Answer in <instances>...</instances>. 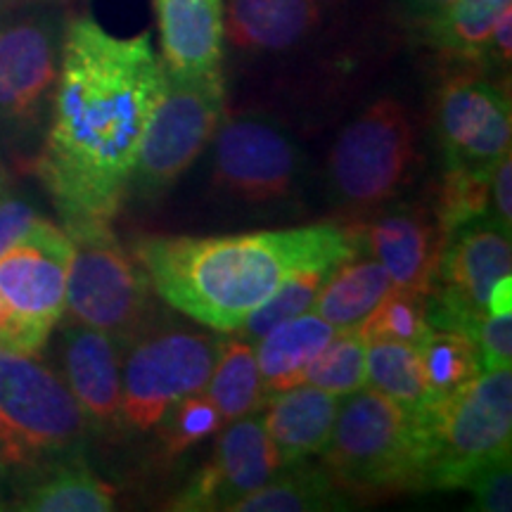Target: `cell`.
Returning a JSON list of instances; mask_svg holds the SVG:
<instances>
[{"label": "cell", "mask_w": 512, "mask_h": 512, "mask_svg": "<svg viewBox=\"0 0 512 512\" xmlns=\"http://www.w3.org/2000/svg\"><path fill=\"white\" fill-rule=\"evenodd\" d=\"M164 86L166 69L147 31L124 38L91 15L69 19L34 159L62 228L112 223Z\"/></svg>", "instance_id": "cell-1"}, {"label": "cell", "mask_w": 512, "mask_h": 512, "mask_svg": "<svg viewBox=\"0 0 512 512\" xmlns=\"http://www.w3.org/2000/svg\"><path fill=\"white\" fill-rule=\"evenodd\" d=\"M363 252L358 226H299L223 238L152 235L133 256L150 287L176 311L214 332H238L280 285Z\"/></svg>", "instance_id": "cell-2"}, {"label": "cell", "mask_w": 512, "mask_h": 512, "mask_svg": "<svg viewBox=\"0 0 512 512\" xmlns=\"http://www.w3.org/2000/svg\"><path fill=\"white\" fill-rule=\"evenodd\" d=\"M88 420L36 354L0 344V475L29 477L81 456Z\"/></svg>", "instance_id": "cell-3"}, {"label": "cell", "mask_w": 512, "mask_h": 512, "mask_svg": "<svg viewBox=\"0 0 512 512\" xmlns=\"http://www.w3.org/2000/svg\"><path fill=\"white\" fill-rule=\"evenodd\" d=\"M422 441V489H463L512 446V368L484 370L444 399L415 408Z\"/></svg>", "instance_id": "cell-4"}, {"label": "cell", "mask_w": 512, "mask_h": 512, "mask_svg": "<svg viewBox=\"0 0 512 512\" xmlns=\"http://www.w3.org/2000/svg\"><path fill=\"white\" fill-rule=\"evenodd\" d=\"M323 456L330 475L347 494L422 489V441L415 408L370 387L339 403Z\"/></svg>", "instance_id": "cell-5"}, {"label": "cell", "mask_w": 512, "mask_h": 512, "mask_svg": "<svg viewBox=\"0 0 512 512\" xmlns=\"http://www.w3.org/2000/svg\"><path fill=\"white\" fill-rule=\"evenodd\" d=\"M418 128L406 102L384 95L344 126L328 157L330 195L368 209L394 200L418 169Z\"/></svg>", "instance_id": "cell-6"}, {"label": "cell", "mask_w": 512, "mask_h": 512, "mask_svg": "<svg viewBox=\"0 0 512 512\" xmlns=\"http://www.w3.org/2000/svg\"><path fill=\"white\" fill-rule=\"evenodd\" d=\"M67 22L50 10L0 17V140L41 145L53 107Z\"/></svg>", "instance_id": "cell-7"}, {"label": "cell", "mask_w": 512, "mask_h": 512, "mask_svg": "<svg viewBox=\"0 0 512 512\" xmlns=\"http://www.w3.org/2000/svg\"><path fill=\"white\" fill-rule=\"evenodd\" d=\"M211 183L230 200L254 209L292 202L306 174L304 147L264 112L223 117L211 138Z\"/></svg>", "instance_id": "cell-8"}, {"label": "cell", "mask_w": 512, "mask_h": 512, "mask_svg": "<svg viewBox=\"0 0 512 512\" xmlns=\"http://www.w3.org/2000/svg\"><path fill=\"white\" fill-rule=\"evenodd\" d=\"M223 117V72L192 79L166 74L164 95L145 131L128 190L136 192L138 200H157L174 188L178 178L207 150Z\"/></svg>", "instance_id": "cell-9"}, {"label": "cell", "mask_w": 512, "mask_h": 512, "mask_svg": "<svg viewBox=\"0 0 512 512\" xmlns=\"http://www.w3.org/2000/svg\"><path fill=\"white\" fill-rule=\"evenodd\" d=\"M72 240L67 273V311L74 323L102 330L124 344L143 325L150 280L136 256L114 238L112 223L64 228Z\"/></svg>", "instance_id": "cell-10"}, {"label": "cell", "mask_w": 512, "mask_h": 512, "mask_svg": "<svg viewBox=\"0 0 512 512\" xmlns=\"http://www.w3.org/2000/svg\"><path fill=\"white\" fill-rule=\"evenodd\" d=\"M121 361V420L133 432H152L185 396L207 387L221 339L190 330L133 337Z\"/></svg>", "instance_id": "cell-11"}, {"label": "cell", "mask_w": 512, "mask_h": 512, "mask_svg": "<svg viewBox=\"0 0 512 512\" xmlns=\"http://www.w3.org/2000/svg\"><path fill=\"white\" fill-rule=\"evenodd\" d=\"M72 240L48 219L0 256V297L10 306L27 354L46 347L50 332L67 311V273Z\"/></svg>", "instance_id": "cell-12"}, {"label": "cell", "mask_w": 512, "mask_h": 512, "mask_svg": "<svg viewBox=\"0 0 512 512\" xmlns=\"http://www.w3.org/2000/svg\"><path fill=\"white\" fill-rule=\"evenodd\" d=\"M512 273V240L489 216H479L446 235L434 283L437 306L427 309L432 328L470 332L484 316L498 280Z\"/></svg>", "instance_id": "cell-13"}, {"label": "cell", "mask_w": 512, "mask_h": 512, "mask_svg": "<svg viewBox=\"0 0 512 512\" xmlns=\"http://www.w3.org/2000/svg\"><path fill=\"white\" fill-rule=\"evenodd\" d=\"M437 133L446 164L494 171L510 152L512 107L508 93L479 74H453L437 93Z\"/></svg>", "instance_id": "cell-14"}, {"label": "cell", "mask_w": 512, "mask_h": 512, "mask_svg": "<svg viewBox=\"0 0 512 512\" xmlns=\"http://www.w3.org/2000/svg\"><path fill=\"white\" fill-rule=\"evenodd\" d=\"M283 458L264 430L261 415H247L219 430L214 453L171 498V510L230 512L235 503L283 470Z\"/></svg>", "instance_id": "cell-15"}, {"label": "cell", "mask_w": 512, "mask_h": 512, "mask_svg": "<svg viewBox=\"0 0 512 512\" xmlns=\"http://www.w3.org/2000/svg\"><path fill=\"white\" fill-rule=\"evenodd\" d=\"M358 240L361 249H368L392 275L394 287L432 292L446 238L430 211L415 204H399L368 226H358Z\"/></svg>", "instance_id": "cell-16"}, {"label": "cell", "mask_w": 512, "mask_h": 512, "mask_svg": "<svg viewBox=\"0 0 512 512\" xmlns=\"http://www.w3.org/2000/svg\"><path fill=\"white\" fill-rule=\"evenodd\" d=\"M226 41L240 53L287 55L309 46L335 0H223Z\"/></svg>", "instance_id": "cell-17"}, {"label": "cell", "mask_w": 512, "mask_h": 512, "mask_svg": "<svg viewBox=\"0 0 512 512\" xmlns=\"http://www.w3.org/2000/svg\"><path fill=\"white\" fill-rule=\"evenodd\" d=\"M152 8L159 31V57L166 74L192 79L223 72V0H152Z\"/></svg>", "instance_id": "cell-18"}, {"label": "cell", "mask_w": 512, "mask_h": 512, "mask_svg": "<svg viewBox=\"0 0 512 512\" xmlns=\"http://www.w3.org/2000/svg\"><path fill=\"white\" fill-rule=\"evenodd\" d=\"M62 380L86 420L114 425L121 420V344L107 332L74 323L62 330Z\"/></svg>", "instance_id": "cell-19"}, {"label": "cell", "mask_w": 512, "mask_h": 512, "mask_svg": "<svg viewBox=\"0 0 512 512\" xmlns=\"http://www.w3.org/2000/svg\"><path fill=\"white\" fill-rule=\"evenodd\" d=\"M339 403V396L306 382L268 396L259 415L285 467L306 463L311 456H323Z\"/></svg>", "instance_id": "cell-20"}, {"label": "cell", "mask_w": 512, "mask_h": 512, "mask_svg": "<svg viewBox=\"0 0 512 512\" xmlns=\"http://www.w3.org/2000/svg\"><path fill=\"white\" fill-rule=\"evenodd\" d=\"M337 332L339 330L332 328L318 313L306 311L256 339L254 354L266 399L304 384L313 358L325 349V344Z\"/></svg>", "instance_id": "cell-21"}, {"label": "cell", "mask_w": 512, "mask_h": 512, "mask_svg": "<svg viewBox=\"0 0 512 512\" xmlns=\"http://www.w3.org/2000/svg\"><path fill=\"white\" fill-rule=\"evenodd\" d=\"M17 510L27 512H110L117 491L83 463L81 456L60 460L24 477Z\"/></svg>", "instance_id": "cell-22"}, {"label": "cell", "mask_w": 512, "mask_h": 512, "mask_svg": "<svg viewBox=\"0 0 512 512\" xmlns=\"http://www.w3.org/2000/svg\"><path fill=\"white\" fill-rule=\"evenodd\" d=\"M392 287V275L384 271L380 261L356 252L332 268L313 304V313L337 330L356 328Z\"/></svg>", "instance_id": "cell-23"}, {"label": "cell", "mask_w": 512, "mask_h": 512, "mask_svg": "<svg viewBox=\"0 0 512 512\" xmlns=\"http://www.w3.org/2000/svg\"><path fill=\"white\" fill-rule=\"evenodd\" d=\"M278 470L259 489L233 505L230 512H325L347 510L349 496L328 467H306L304 463Z\"/></svg>", "instance_id": "cell-24"}, {"label": "cell", "mask_w": 512, "mask_h": 512, "mask_svg": "<svg viewBox=\"0 0 512 512\" xmlns=\"http://www.w3.org/2000/svg\"><path fill=\"white\" fill-rule=\"evenodd\" d=\"M512 0H453L422 24L425 43L439 55L463 64H484L489 36Z\"/></svg>", "instance_id": "cell-25"}, {"label": "cell", "mask_w": 512, "mask_h": 512, "mask_svg": "<svg viewBox=\"0 0 512 512\" xmlns=\"http://www.w3.org/2000/svg\"><path fill=\"white\" fill-rule=\"evenodd\" d=\"M204 392L216 403L226 425L261 411L266 396L254 344L249 339L233 337L221 342L219 356H216L214 370H211Z\"/></svg>", "instance_id": "cell-26"}, {"label": "cell", "mask_w": 512, "mask_h": 512, "mask_svg": "<svg viewBox=\"0 0 512 512\" xmlns=\"http://www.w3.org/2000/svg\"><path fill=\"white\" fill-rule=\"evenodd\" d=\"M418 354L430 392L427 401L444 399L484 373L477 344L465 332L432 328L418 344Z\"/></svg>", "instance_id": "cell-27"}, {"label": "cell", "mask_w": 512, "mask_h": 512, "mask_svg": "<svg viewBox=\"0 0 512 512\" xmlns=\"http://www.w3.org/2000/svg\"><path fill=\"white\" fill-rule=\"evenodd\" d=\"M368 387L408 408L427 401V377L418 347L406 342H368L366 347Z\"/></svg>", "instance_id": "cell-28"}, {"label": "cell", "mask_w": 512, "mask_h": 512, "mask_svg": "<svg viewBox=\"0 0 512 512\" xmlns=\"http://www.w3.org/2000/svg\"><path fill=\"white\" fill-rule=\"evenodd\" d=\"M430 294L432 292L392 287L375 304V309L356 325V330L366 342H406L418 347L422 337L432 330L427 320Z\"/></svg>", "instance_id": "cell-29"}, {"label": "cell", "mask_w": 512, "mask_h": 512, "mask_svg": "<svg viewBox=\"0 0 512 512\" xmlns=\"http://www.w3.org/2000/svg\"><path fill=\"white\" fill-rule=\"evenodd\" d=\"M366 347L368 342L356 328L339 330L325 344V349L313 358L304 382L328 394H335L339 399L368 387Z\"/></svg>", "instance_id": "cell-30"}, {"label": "cell", "mask_w": 512, "mask_h": 512, "mask_svg": "<svg viewBox=\"0 0 512 512\" xmlns=\"http://www.w3.org/2000/svg\"><path fill=\"white\" fill-rule=\"evenodd\" d=\"M489 188L491 171L446 164V174L437 192V207H434V219L444 238L463 223L489 214Z\"/></svg>", "instance_id": "cell-31"}, {"label": "cell", "mask_w": 512, "mask_h": 512, "mask_svg": "<svg viewBox=\"0 0 512 512\" xmlns=\"http://www.w3.org/2000/svg\"><path fill=\"white\" fill-rule=\"evenodd\" d=\"M330 271L332 268H313V271L294 275V278L280 285L259 309L252 311V316L238 330L240 335L249 339V342H256V339L268 335L273 328L283 325L285 320L313 311V304H316Z\"/></svg>", "instance_id": "cell-32"}, {"label": "cell", "mask_w": 512, "mask_h": 512, "mask_svg": "<svg viewBox=\"0 0 512 512\" xmlns=\"http://www.w3.org/2000/svg\"><path fill=\"white\" fill-rule=\"evenodd\" d=\"M221 427H226L221 411L211 401V396L202 389V392H195L181 401H176L162 415L155 430L164 451L169 456H181V453H185L195 444H200V441L211 437V434H219Z\"/></svg>", "instance_id": "cell-33"}, {"label": "cell", "mask_w": 512, "mask_h": 512, "mask_svg": "<svg viewBox=\"0 0 512 512\" xmlns=\"http://www.w3.org/2000/svg\"><path fill=\"white\" fill-rule=\"evenodd\" d=\"M467 335L477 344L482 370L512 368V313H484Z\"/></svg>", "instance_id": "cell-34"}, {"label": "cell", "mask_w": 512, "mask_h": 512, "mask_svg": "<svg viewBox=\"0 0 512 512\" xmlns=\"http://www.w3.org/2000/svg\"><path fill=\"white\" fill-rule=\"evenodd\" d=\"M463 489L472 494V508L479 512H510L512 510V467L510 456L484 465L467 479Z\"/></svg>", "instance_id": "cell-35"}, {"label": "cell", "mask_w": 512, "mask_h": 512, "mask_svg": "<svg viewBox=\"0 0 512 512\" xmlns=\"http://www.w3.org/2000/svg\"><path fill=\"white\" fill-rule=\"evenodd\" d=\"M41 214L22 197H0V256L24 238Z\"/></svg>", "instance_id": "cell-36"}, {"label": "cell", "mask_w": 512, "mask_h": 512, "mask_svg": "<svg viewBox=\"0 0 512 512\" xmlns=\"http://www.w3.org/2000/svg\"><path fill=\"white\" fill-rule=\"evenodd\" d=\"M489 216L503 230H512V157L510 152L498 159V164L491 171V188H489Z\"/></svg>", "instance_id": "cell-37"}, {"label": "cell", "mask_w": 512, "mask_h": 512, "mask_svg": "<svg viewBox=\"0 0 512 512\" xmlns=\"http://www.w3.org/2000/svg\"><path fill=\"white\" fill-rule=\"evenodd\" d=\"M512 57V8H508L498 17L494 31L489 36V46H486L484 67L510 69Z\"/></svg>", "instance_id": "cell-38"}, {"label": "cell", "mask_w": 512, "mask_h": 512, "mask_svg": "<svg viewBox=\"0 0 512 512\" xmlns=\"http://www.w3.org/2000/svg\"><path fill=\"white\" fill-rule=\"evenodd\" d=\"M0 344H3V347L24 351L22 332H19L17 320H15V316H12L10 306L5 304L3 297H0Z\"/></svg>", "instance_id": "cell-39"}, {"label": "cell", "mask_w": 512, "mask_h": 512, "mask_svg": "<svg viewBox=\"0 0 512 512\" xmlns=\"http://www.w3.org/2000/svg\"><path fill=\"white\" fill-rule=\"evenodd\" d=\"M451 3L453 0H403V8L422 27V24L437 17L439 12H444Z\"/></svg>", "instance_id": "cell-40"}, {"label": "cell", "mask_w": 512, "mask_h": 512, "mask_svg": "<svg viewBox=\"0 0 512 512\" xmlns=\"http://www.w3.org/2000/svg\"><path fill=\"white\" fill-rule=\"evenodd\" d=\"M486 311L512 313V275H505L494 285V290L489 294V302H486Z\"/></svg>", "instance_id": "cell-41"}, {"label": "cell", "mask_w": 512, "mask_h": 512, "mask_svg": "<svg viewBox=\"0 0 512 512\" xmlns=\"http://www.w3.org/2000/svg\"><path fill=\"white\" fill-rule=\"evenodd\" d=\"M0 190H3V171H0Z\"/></svg>", "instance_id": "cell-42"}, {"label": "cell", "mask_w": 512, "mask_h": 512, "mask_svg": "<svg viewBox=\"0 0 512 512\" xmlns=\"http://www.w3.org/2000/svg\"><path fill=\"white\" fill-rule=\"evenodd\" d=\"M3 3H10V0H0V5H3Z\"/></svg>", "instance_id": "cell-43"}]
</instances>
